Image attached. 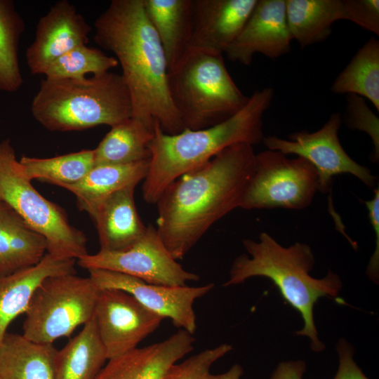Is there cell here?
Listing matches in <instances>:
<instances>
[{
    "label": "cell",
    "instance_id": "1",
    "mask_svg": "<svg viewBox=\"0 0 379 379\" xmlns=\"http://www.w3.org/2000/svg\"><path fill=\"white\" fill-rule=\"evenodd\" d=\"M253 146L232 145L171 182L158 198L157 231L176 260L240 205L252 176Z\"/></svg>",
    "mask_w": 379,
    "mask_h": 379
},
{
    "label": "cell",
    "instance_id": "3",
    "mask_svg": "<svg viewBox=\"0 0 379 379\" xmlns=\"http://www.w3.org/2000/svg\"><path fill=\"white\" fill-rule=\"evenodd\" d=\"M274 95L270 87L257 90L237 113L206 128L185 129L178 134L168 135L155 123L149 146V168L142 185L144 200L156 204L171 182L204 165L232 145L260 144L264 138L262 119Z\"/></svg>",
    "mask_w": 379,
    "mask_h": 379
},
{
    "label": "cell",
    "instance_id": "28",
    "mask_svg": "<svg viewBox=\"0 0 379 379\" xmlns=\"http://www.w3.org/2000/svg\"><path fill=\"white\" fill-rule=\"evenodd\" d=\"M22 174L62 187L81 180L94 166L93 149H83L51 158L23 156L19 160Z\"/></svg>",
    "mask_w": 379,
    "mask_h": 379
},
{
    "label": "cell",
    "instance_id": "12",
    "mask_svg": "<svg viewBox=\"0 0 379 379\" xmlns=\"http://www.w3.org/2000/svg\"><path fill=\"white\" fill-rule=\"evenodd\" d=\"M93 319L107 359L138 347L164 319L116 288L99 289Z\"/></svg>",
    "mask_w": 379,
    "mask_h": 379
},
{
    "label": "cell",
    "instance_id": "16",
    "mask_svg": "<svg viewBox=\"0 0 379 379\" xmlns=\"http://www.w3.org/2000/svg\"><path fill=\"white\" fill-rule=\"evenodd\" d=\"M258 0H193L190 47L225 53Z\"/></svg>",
    "mask_w": 379,
    "mask_h": 379
},
{
    "label": "cell",
    "instance_id": "7",
    "mask_svg": "<svg viewBox=\"0 0 379 379\" xmlns=\"http://www.w3.org/2000/svg\"><path fill=\"white\" fill-rule=\"evenodd\" d=\"M0 200L7 204L46 241V252L60 260L88 254L84 233L72 226L65 211L44 198L21 172L9 139L0 143Z\"/></svg>",
    "mask_w": 379,
    "mask_h": 379
},
{
    "label": "cell",
    "instance_id": "4",
    "mask_svg": "<svg viewBox=\"0 0 379 379\" xmlns=\"http://www.w3.org/2000/svg\"><path fill=\"white\" fill-rule=\"evenodd\" d=\"M242 244L248 255L242 254L234 259L223 286L237 285L254 277L270 279L284 300L302 317L303 326L296 335L308 338L314 352L323 351L325 345L318 337L314 307L319 298H338L343 288L338 274L329 270L323 278L312 277L310 272L314 255L305 243L285 247L263 232L258 241L244 239Z\"/></svg>",
    "mask_w": 379,
    "mask_h": 379
},
{
    "label": "cell",
    "instance_id": "21",
    "mask_svg": "<svg viewBox=\"0 0 379 379\" xmlns=\"http://www.w3.org/2000/svg\"><path fill=\"white\" fill-rule=\"evenodd\" d=\"M143 3L169 69L190 47L193 0H143Z\"/></svg>",
    "mask_w": 379,
    "mask_h": 379
},
{
    "label": "cell",
    "instance_id": "17",
    "mask_svg": "<svg viewBox=\"0 0 379 379\" xmlns=\"http://www.w3.org/2000/svg\"><path fill=\"white\" fill-rule=\"evenodd\" d=\"M193 335L180 329L167 339L108 359L95 379H163L194 349Z\"/></svg>",
    "mask_w": 379,
    "mask_h": 379
},
{
    "label": "cell",
    "instance_id": "10",
    "mask_svg": "<svg viewBox=\"0 0 379 379\" xmlns=\"http://www.w3.org/2000/svg\"><path fill=\"white\" fill-rule=\"evenodd\" d=\"M342 122L340 113L332 114L328 121L314 132L301 131L291 133L288 139L264 136L262 142L267 149L286 155L296 154L308 161L318 175V192L326 194L331 190L333 177L351 174L370 188H375L377 177L370 170L353 160L344 150L338 131Z\"/></svg>",
    "mask_w": 379,
    "mask_h": 379
},
{
    "label": "cell",
    "instance_id": "35",
    "mask_svg": "<svg viewBox=\"0 0 379 379\" xmlns=\"http://www.w3.org/2000/svg\"><path fill=\"white\" fill-rule=\"evenodd\" d=\"M338 368L333 379H369L354 360V347L345 338L338 340Z\"/></svg>",
    "mask_w": 379,
    "mask_h": 379
},
{
    "label": "cell",
    "instance_id": "8",
    "mask_svg": "<svg viewBox=\"0 0 379 379\" xmlns=\"http://www.w3.org/2000/svg\"><path fill=\"white\" fill-rule=\"evenodd\" d=\"M98 293L90 277L67 274L46 278L31 297L22 335L42 344L69 336L93 317Z\"/></svg>",
    "mask_w": 379,
    "mask_h": 379
},
{
    "label": "cell",
    "instance_id": "26",
    "mask_svg": "<svg viewBox=\"0 0 379 379\" xmlns=\"http://www.w3.org/2000/svg\"><path fill=\"white\" fill-rule=\"evenodd\" d=\"M154 131L130 118L114 126L93 149L94 166L122 165L151 158Z\"/></svg>",
    "mask_w": 379,
    "mask_h": 379
},
{
    "label": "cell",
    "instance_id": "33",
    "mask_svg": "<svg viewBox=\"0 0 379 379\" xmlns=\"http://www.w3.org/2000/svg\"><path fill=\"white\" fill-rule=\"evenodd\" d=\"M342 20L379 36V0H342Z\"/></svg>",
    "mask_w": 379,
    "mask_h": 379
},
{
    "label": "cell",
    "instance_id": "5",
    "mask_svg": "<svg viewBox=\"0 0 379 379\" xmlns=\"http://www.w3.org/2000/svg\"><path fill=\"white\" fill-rule=\"evenodd\" d=\"M31 112L46 129L67 132L114 126L131 118L133 107L122 75L107 72L82 79H42Z\"/></svg>",
    "mask_w": 379,
    "mask_h": 379
},
{
    "label": "cell",
    "instance_id": "27",
    "mask_svg": "<svg viewBox=\"0 0 379 379\" xmlns=\"http://www.w3.org/2000/svg\"><path fill=\"white\" fill-rule=\"evenodd\" d=\"M331 91L367 98L379 111V41L370 39L334 80Z\"/></svg>",
    "mask_w": 379,
    "mask_h": 379
},
{
    "label": "cell",
    "instance_id": "15",
    "mask_svg": "<svg viewBox=\"0 0 379 379\" xmlns=\"http://www.w3.org/2000/svg\"><path fill=\"white\" fill-rule=\"evenodd\" d=\"M285 0H258L239 36L225 51L227 58L249 65L255 54L275 59L291 51Z\"/></svg>",
    "mask_w": 379,
    "mask_h": 379
},
{
    "label": "cell",
    "instance_id": "24",
    "mask_svg": "<svg viewBox=\"0 0 379 379\" xmlns=\"http://www.w3.org/2000/svg\"><path fill=\"white\" fill-rule=\"evenodd\" d=\"M107 359L93 317L60 350L54 359V379H95Z\"/></svg>",
    "mask_w": 379,
    "mask_h": 379
},
{
    "label": "cell",
    "instance_id": "14",
    "mask_svg": "<svg viewBox=\"0 0 379 379\" xmlns=\"http://www.w3.org/2000/svg\"><path fill=\"white\" fill-rule=\"evenodd\" d=\"M91 30L73 4L67 0L57 1L39 19L34 39L26 51L30 72L44 74L59 57L75 47L87 44Z\"/></svg>",
    "mask_w": 379,
    "mask_h": 379
},
{
    "label": "cell",
    "instance_id": "31",
    "mask_svg": "<svg viewBox=\"0 0 379 379\" xmlns=\"http://www.w3.org/2000/svg\"><path fill=\"white\" fill-rule=\"evenodd\" d=\"M232 350L231 345L224 343L203 350L172 365L163 379H241L244 369L237 364L222 373L213 374L210 371L212 365Z\"/></svg>",
    "mask_w": 379,
    "mask_h": 379
},
{
    "label": "cell",
    "instance_id": "9",
    "mask_svg": "<svg viewBox=\"0 0 379 379\" xmlns=\"http://www.w3.org/2000/svg\"><path fill=\"white\" fill-rule=\"evenodd\" d=\"M317 192L318 175L308 161L266 149L255 154L253 172L240 208L301 210L311 204Z\"/></svg>",
    "mask_w": 379,
    "mask_h": 379
},
{
    "label": "cell",
    "instance_id": "23",
    "mask_svg": "<svg viewBox=\"0 0 379 379\" xmlns=\"http://www.w3.org/2000/svg\"><path fill=\"white\" fill-rule=\"evenodd\" d=\"M57 350L7 333L0 346V379H54Z\"/></svg>",
    "mask_w": 379,
    "mask_h": 379
},
{
    "label": "cell",
    "instance_id": "22",
    "mask_svg": "<svg viewBox=\"0 0 379 379\" xmlns=\"http://www.w3.org/2000/svg\"><path fill=\"white\" fill-rule=\"evenodd\" d=\"M150 159L122 165L94 166L79 182L62 187L77 198L81 211L89 215L96 206L111 194L135 186L147 175Z\"/></svg>",
    "mask_w": 379,
    "mask_h": 379
},
{
    "label": "cell",
    "instance_id": "30",
    "mask_svg": "<svg viewBox=\"0 0 379 379\" xmlns=\"http://www.w3.org/2000/svg\"><path fill=\"white\" fill-rule=\"evenodd\" d=\"M118 65L114 57L86 44L75 47L59 57L49 65L43 74L51 79H82L88 74H104Z\"/></svg>",
    "mask_w": 379,
    "mask_h": 379
},
{
    "label": "cell",
    "instance_id": "11",
    "mask_svg": "<svg viewBox=\"0 0 379 379\" xmlns=\"http://www.w3.org/2000/svg\"><path fill=\"white\" fill-rule=\"evenodd\" d=\"M77 262L87 270L117 272L156 285L184 286L188 281L199 279L198 274L185 270L173 258L151 224L147 226L144 236L129 248L119 251L100 250Z\"/></svg>",
    "mask_w": 379,
    "mask_h": 379
},
{
    "label": "cell",
    "instance_id": "19",
    "mask_svg": "<svg viewBox=\"0 0 379 379\" xmlns=\"http://www.w3.org/2000/svg\"><path fill=\"white\" fill-rule=\"evenodd\" d=\"M76 261L46 253L36 265L0 277V346L11 322L26 312L37 286L48 277L76 274Z\"/></svg>",
    "mask_w": 379,
    "mask_h": 379
},
{
    "label": "cell",
    "instance_id": "20",
    "mask_svg": "<svg viewBox=\"0 0 379 379\" xmlns=\"http://www.w3.org/2000/svg\"><path fill=\"white\" fill-rule=\"evenodd\" d=\"M46 251L45 238L0 200V277L36 265Z\"/></svg>",
    "mask_w": 379,
    "mask_h": 379
},
{
    "label": "cell",
    "instance_id": "32",
    "mask_svg": "<svg viewBox=\"0 0 379 379\" xmlns=\"http://www.w3.org/2000/svg\"><path fill=\"white\" fill-rule=\"evenodd\" d=\"M345 122L347 127L366 132L371 138L374 147L373 160L379 158V121L378 117L366 105L364 99L354 94L346 97Z\"/></svg>",
    "mask_w": 379,
    "mask_h": 379
},
{
    "label": "cell",
    "instance_id": "36",
    "mask_svg": "<svg viewBox=\"0 0 379 379\" xmlns=\"http://www.w3.org/2000/svg\"><path fill=\"white\" fill-rule=\"evenodd\" d=\"M305 370L306 364L303 360L281 361L277 364L270 379H302Z\"/></svg>",
    "mask_w": 379,
    "mask_h": 379
},
{
    "label": "cell",
    "instance_id": "2",
    "mask_svg": "<svg viewBox=\"0 0 379 379\" xmlns=\"http://www.w3.org/2000/svg\"><path fill=\"white\" fill-rule=\"evenodd\" d=\"M94 40L115 55L130 92L133 115L149 130H185L170 98L166 55L143 0H112L95 20Z\"/></svg>",
    "mask_w": 379,
    "mask_h": 379
},
{
    "label": "cell",
    "instance_id": "25",
    "mask_svg": "<svg viewBox=\"0 0 379 379\" xmlns=\"http://www.w3.org/2000/svg\"><path fill=\"white\" fill-rule=\"evenodd\" d=\"M292 40L304 48L326 40L342 20V0H285Z\"/></svg>",
    "mask_w": 379,
    "mask_h": 379
},
{
    "label": "cell",
    "instance_id": "29",
    "mask_svg": "<svg viewBox=\"0 0 379 379\" xmlns=\"http://www.w3.org/2000/svg\"><path fill=\"white\" fill-rule=\"evenodd\" d=\"M24 29L13 1L0 0V91L13 93L22 86L18 48Z\"/></svg>",
    "mask_w": 379,
    "mask_h": 379
},
{
    "label": "cell",
    "instance_id": "6",
    "mask_svg": "<svg viewBox=\"0 0 379 379\" xmlns=\"http://www.w3.org/2000/svg\"><path fill=\"white\" fill-rule=\"evenodd\" d=\"M171 100L185 129L199 130L226 121L246 104L222 54L190 47L168 72Z\"/></svg>",
    "mask_w": 379,
    "mask_h": 379
},
{
    "label": "cell",
    "instance_id": "34",
    "mask_svg": "<svg viewBox=\"0 0 379 379\" xmlns=\"http://www.w3.org/2000/svg\"><path fill=\"white\" fill-rule=\"evenodd\" d=\"M368 210L371 225L375 232V249L368 263L366 274L368 279L378 284L379 280V189L373 190V197L371 199L364 201Z\"/></svg>",
    "mask_w": 379,
    "mask_h": 379
},
{
    "label": "cell",
    "instance_id": "13",
    "mask_svg": "<svg viewBox=\"0 0 379 379\" xmlns=\"http://www.w3.org/2000/svg\"><path fill=\"white\" fill-rule=\"evenodd\" d=\"M89 277L98 289L116 288L133 296L145 308L168 318L173 325L193 335L197 330V317L193 305L214 287L207 284L200 286H168L147 283L122 273L92 269Z\"/></svg>",
    "mask_w": 379,
    "mask_h": 379
},
{
    "label": "cell",
    "instance_id": "18",
    "mask_svg": "<svg viewBox=\"0 0 379 379\" xmlns=\"http://www.w3.org/2000/svg\"><path fill=\"white\" fill-rule=\"evenodd\" d=\"M135 188L130 186L111 194L89 215L97 229L100 251H123L144 236L147 226L135 207Z\"/></svg>",
    "mask_w": 379,
    "mask_h": 379
}]
</instances>
